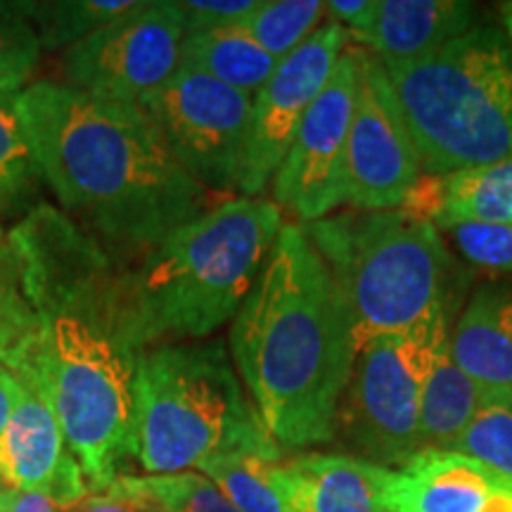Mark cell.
I'll use <instances>...</instances> for the list:
<instances>
[{
	"mask_svg": "<svg viewBox=\"0 0 512 512\" xmlns=\"http://www.w3.org/2000/svg\"><path fill=\"white\" fill-rule=\"evenodd\" d=\"M377 3L380 0H330L328 15L332 17V22L347 29V34L358 41L373 27Z\"/></svg>",
	"mask_w": 512,
	"mask_h": 512,
	"instance_id": "obj_32",
	"label": "cell"
},
{
	"mask_svg": "<svg viewBox=\"0 0 512 512\" xmlns=\"http://www.w3.org/2000/svg\"><path fill=\"white\" fill-rule=\"evenodd\" d=\"M456 451L512 477V396H484Z\"/></svg>",
	"mask_w": 512,
	"mask_h": 512,
	"instance_id": "obj_29",
	"label": "cell"
},
{
	"mask_svg": "<svg viewBox=\"0 0 512 512\" xmlns=\"http://www.w3.org/2000/svg\"><path fill=\"white\" fill-rule=\"evenodd\" d=\"M448 354L484 396H512V283L470 292L451 328Z\"/></svg>",
	"mask_w": 512,
	"mask_h": 512,
	"instance_id": "obj_17",
	"label": "cell"
},
{
	"mask_svg": "<svg viewBox=\"0 0 512 512\" xmlns=\"http://www.w3.org/2000/svg\"><path fill=\"white\" fill-rule=\"evenodd\" d=\"M36 316L24 297L19 261L8 233L0 228V363L10 366L17 351L34 335Z\"/></svg>",
	"mask_w": 512,
	"mask_h": 512,
	"instance_id": "obj_28",
	"label": "cell"
},
{
	"mask_svg": "<svg viewBox=\"0 0 512 512\" xmlns=\"http://www.w3.org/2000/svg\"><path fill=\"white\" fill-rule=\"evenodd\" d=\"M261 0H181L185 31H214L226 27H240L247 17L259 8Z\"/></svg>",
	"mask_w": 512,
	"mask_h": 512,
	"instance_id": "obj_31",
	"label": "cell"
},
{
	"mask_svg": "<svg viewBox=\"0 0 512 512\" xmlns=\"http://www.w3.org/2000/svg\"><path fill=\"white\" fill-rule=\"evenodd\" d=\"M5 491H8V486H5V484H3V477H0V501H3Z\"/></svg>",
	"mask_w": 512,
	"mask_h": 512,
	"instance_id": "obj_37",
	"label": "cell"
},
{
	"mask_svg": "<svg viewBox=\"0 0 512 512\" xmlns=\"http://www.w3.org/2000/svg\"><path fill=\"white\" fill-rule=\"evenodd\" d=\"M0 477L8 489L46 496L60 512L74 510L91 491L53 408L24 384L0 437Z\"/></svg>",
	"mask_w": 512,
	"mask_h": 512,
	"instance_id": "obj_15",
	"label": "cell"
},
{
	"mask_svg": "<svg viewBox=\"0 0 512 512\" xmlns=\"http://www.w3.org/2000/svg\"><path fill=\"white\" fill-rule=\"evenodd\" d=\"M484 401V392L448 354V344L434 363L422 394V451H456Z\"/></svg>",
	"mask_w": 512,
	"mask_h": 512,
	"instance_id": "obj_21",
	"label": "cell"
},
{
	"mask_svg": "<svg viewBox=\"0 0 512 512\" xmlns=\"http://www.w3.org/2000/svg\"><path fill=\"white\" fill-rule=\"evenodd\" d=\"M477 24L465 0H380L373 27L358 38L382 64H406L437 53Z\"/></svg>",
	"mask_w": 512,
	"mask_h": 512,
	"instance_id": "obj_18",
	"label": "cell"
},
{
	"mask_svg": "<svg viewBox=\"0 0 512 512\" xmlns=\"http://www.w3.org/2000/svg\"><path fill=\"white\" fill-rule=\"evenodd\" d=\"M252 102V95L178 67L138 105L197 183L211 195H230L240 188Z\"/></svg>",
	"mask_w": 512,
	"mask_h": 512,
	"instance_id": "obj_9",
	"label": "cell"
},
{
	"mask_svg": "<svg viewBox=\"0 0 512 512\" xmlns=\"http://www.w3.org/2000/svg\"><path fill=\"white\" fill-rule=\"evenodd\" d=\"M280 463L221 337L147 347L133 377V460L147 475L200 470L216 458Z\"/></svg>",
	"mask_w": 512,
	"mask_h": 512,
	"instance_id": "obj_5",
	"label": "cell"
},
{
	"mask_svg": "<svg viewBox=\"0 0 512 512\" xmlns=\"http://www.w3.org/2000/svg\"><path fill=\"white\" fill-rule=\"evenodd\" d=\"M325 15L328 3L323 0H261L242 29H247L268 55L283 62L318 29Z\"/></svg>",
	"mask_w": 512,
	"mask_h": 512,
	"instance_id": "obj_24",
	"label": "cell"
},
{
	"mask_svg": "<svg viewBox=\"0 0 512 512\" xmlns=\"http://www.w3.org/2000/svg\"><path fill=\"white\" fill-rule=\"evenodd\" d=\"M105 494L138 512H240L209 477L192 470L174 475H121Z\"/></svg>",
	"mask_w": 512,
	"mask_h": 512,
	"instance_id": "obj_22",
	"label": "cell"
},
{
	"mask_svg": "<svg viewBox=\"0 0 512 512\" xmlns=\"http://www.w3.org/2000/svg\"><path fill=\"white\" fill-rule=\"evenodd\" d=\"M358 347L335 275L304 228L283 223L228 332L235 370L283 451L335 441Z\"/></svg>",
	"mask_w": 512,
	"mask_h": 512,
	"instance_id": "obj_3",
	"label": "cell"
},
{
	"mask_svg": "<svg viewBox=\"0 0 512 512\" xmlns=\"http://www.w3.org/2000/svg\"><path fill=\"white\" fill-rule=\"evenodd\" d=\"M133 5V0H29L19 8L36 29L43 50H69Z\"/></svg>",
	"mask_w": 512,
	"mask_h": 512,
	"instance_id": "obj_23",
	"label": "cell"
},
{
	"mask_svg": "<svg viewBox=\"0 0 512 512\" xmlns=\"http://www.w3.org/2000/svg\"><path fill=\"white\" fill-rule=\"evenodd\" d=\"M453 323L456 311H439L411 330L358 347L337 413L335 441L347 456L399 470L422 451V394Z\"/></svg>",
	"mask_w": 512,
	"mask_h": 512,
	"instance_id": "obj_8",
	"label": "cell"
},
{
	"mask_svg": "<svg viewBox=\"0 0 512 512\" xmlns=\"http://www.w3.org/2000/svg\"><path fill=\"white\" fill-rule=\"evenodd\" d=\"M278 64L247 34V29H242V24L185 34L181 46V67L211 76L252 98L271 79Z\"/></svg>",
	"mask_w": 512,
	"mask_h": 512,
	"instance_id": "obj_19",
	"label": "cell"
},
{
	"mask_svg": "<svg viewBox=\"0 0 512 512\" xmlns=\"http://www.w3.org/2000/svg\"><path fill=\"white\" fill-rule=\"evenodd\" d=\"M349 46L347 29L330 19L290 57L278 64L252 102L249 136L242 159V197H259L283 164L299 126L328 83L332 69Z\"/></svg>",
	"mask_w": 512,
	"mask_h": 512,
	"instance_id": "obj_13",
	"label": "cell"
},
{
	"mask_svg": "<svg viewBox=\"0 0 512 512\" xmlns=\"http://www.w3.org/2000/svg\"><path fill=\"white\" fill-rule=\"evenodd\" d=\"M302 228L347 297L358 344L458 309V261L439 228L413 211L354 209Z\"/></svg>",
	"mask_w": 512,
	"mask_h": 512,
	"instance_id": "obj_6",
	"label": "cell"
},
{
	"mask_svg": "<svg viewBox=\"0 0 512 512\" xmlns=\"http://www.w3.org/2000/svg\"><path fill=\"white\" fill-rule=\"evenodd\" d=\"M43 181L27 131L17 110V98L0 95V214L36 207L31 197L36 185Z\"/></svg>",
	"mask_w": 512,
	"mask_h": 512,
	"instance_id": "obj_25",
	"label": "cell"
},
{
	"mask_svg": "<svg viewBox=\"0 0 512 512\" xmlns=\"http://www.w3.org/2000/svg\"><path fill=\"white\" fill-rule=\"evenodd\" d=\"M422 171L444 178L512 157V43L477 22L437 53L384 64Z\"/></svg>",
	"mask_w": 512,
	"mask_h": 512,
	"instance_id": "obj_7",
	"label": "cell"
},
{
	"mask_svg": "<svg viewBox=\"0 0 512 512\" xmlns=\"http://www.w3.org/2000/svg\"><path fill=\"white\" fill-rule=\"evenodd\" d=\"M358 48V93L344 159V195L356 211L399 209L422 162L380 57Z\"/></svg>",
	"mask_w": 512,
	"mask_h": 512,
	"instance_id": "obj_12",
	"label": "cell"
},
{
	"mask_svg": "<svg viewBox=\"0 0 512 512\" xmlns=\"http://www.w3.org/2000/svg\"><path fill=\"white\" fill-rule=\"evenodd\" d=\"M387 512H512V477L460 451L425 448L399 470H384Z\"/></svg>",
	"mask_w": 512,
	"mask_h": 512,
	"instance_id": "obj_14",
	"label": "cell"
},
{
	"mask_svg": "<svg viewBox=\"0 0 512 512\" xmlns=\"http://www.w3.org/2000/svg\"><path fill=\"white\" fill-rule=\"evenodd\" d=\"M358 48H347L328 83L294 136L290 150L273 176V202L294 216V223L328 219L347 204L344 159L358 93Z\"/></svg>",
	"mask_w": 512,
	"mask_h": 512,
	"instance_id": "obj_11",
	"label": "cell"
},
{
	"mask_svg": "<svg viewBox=\"0 0 512 512\" xmlns=\"http://www.w3.org/2000/svg\"><path fill=\"white\" fill-rule=\"evenodd\" d=\"M382 472L347 453H299L275 463L271 477L285 512H387Z\"/></svg>",
	"mask_w": 512,
	"mask_h": 512,
	"instance_id": "obj_16",
	"label": "cell"
},
{
	"mask_svg": "<svg viewBox=\"0 0 512 512\" xmlns=\"http://www.w3.org/2000/svg\"><path fill=\"white\" fill-rule=\"evenodd\" d=\"M185 34L176 0H143L64 50V83L95 98L138 105L178 72Z\"/></svg>",
	"mask_w": 512,
	"mask_h": 512,
	"instance_id": "obj_10",
	"label": "cell"
},
{
	"mask_svg": "<svg viewBox=\"0 0 512 512\" xmlns=\"http://www.w3.org/2000/svg\"><path fill=\"white\" fill-rule=\"evenodd\" d=\"M69 512H138L136 508L124 501H117V498L100 494V496H88L86 501H81L74 510Z\"/></svg>",
	"mask_w": 512,
	"mask_h": 512,
	"instance_id": "obj_35",
	"label": "cell"
},
{
	"mask_svg": "<svg viewBox=\"0 0 512 512\" xmlns=\"http://www.w3.org/2000/svg\"><path fill=\"white\" fill-rule=\"evenodd\" d=\"M8 240L36 316L8 370L46 399L88 489L105 494L133 460V377L145 351L124 259L43 202Z\"/></svg>",
	"mask_w": 512,
	"mask_h": 512,
	"instance_id": "obj_1",
	"label": "cell"
},
{
	"mask_svg": "<svg viewBox=\"0 0 512 512\" xmlns=\"http://www.w3.org/2000/svg\"><path fill=\"white\" fill-rule=\"evenodd\" d=\"M41 41L19 3H0V95L17 98L36 72ZM29 88V86H27Z\"/></svg>",
	"mask_w": 512,
	"mask_h": 512,
	"instance_id": "obj_27",
	"label": "cell"
},
{
	"mask_svg": "<svg viewBox=\"0 0 512 512\" xmlns=\"http://www.w3.org/2000/svg\"><path fill=\"white\" fill-rule=\"evenodd\" d=\"M41 178L64 214L133 256L211 209L136 102L95 98L67 83L38 81L17 95Z\"/></svg>",
	"mask_w": 512,
	"mask_h": 512,
	"instance_id": "obj_2",
	"label": "cell"
},
{
	"mask_svg": "<svg viewBox=\"0 0 512 512\" xmlns=\"http://www.w3.org/2000/svg\"><path fill=\"white\" fill-rule=\"evenodd\" d=\"M448 235V242L456 247L467 264L482 271L512 275V226H494V223H453L439 228Z\"/></svg>",
	"mask_w": 512,
	"mask_h": 512,
	"instance_id": "obj_30",
	"label": "cell"
},
{
	"mask_svg": "<svg viewBox=\"0 0 512 512\" xmlns=\"http://www.w3.org/2000/svg\"><path fill=\"white\" fill-rule=\"evenodd\" d=\"M0 512H60L46 496L41 494H24V491L8 489L3 501H0Z\"/></svg>",
	"mask_w": 512,
	"mask_h": 512,
	"instance_id": "obj_33",
	"label": "cell"
},
{
	"mask_svg": "<svg viewBox=\"0 0 512 512\" xmlns=\"http://www.w3.org/2000/svg\"><path fill=\"white\" fill-rule=\"evenodd\" d=\"M430 221L437 228L453 223L512 226V157L437 178Z\"/></svg>",
	"mask_w": 512,
	"mask_h": 512,
	"instance_id": "obj_20",
	"label": "cell"
},
{
	"mask_svg": "<svg viewBox=\"0 0 512 512\" xmlns=\"http://www.w3.org/2000/svg\"><path fill=\"white\" fill-rule=\"evenodd\" d=\"M19 394H22V382L0 363V437H3L5 427H8V422L12 418Z\"/></svg>",
	"mask_w": 512,
	"mask_h": 512,
	"instance_id": "obj_34",
	"label": "cell"
},
{
	"mask_svg": "<svg viewBox=\"0 0 512 512\" xmlns=\"http://www.w3.org/2000/svg\"><path fill=\"white\" fill-rule=\"evenodd\" d=\"M273 200L235 197L124 259L138 339L147 347L202 342L235 313L283 228Z\"/></svg>",
	"mask_w": 512,
	"mask_h": 512,
	"instance_id": "obj_4",
	"label": "cell"
},
{
	"mask_svg": "<svg viewBox=\"0 0 512 512\" xmlns=\"http://www.w3.org/2000/svg\"><path fill=\"white\" fill-rule=\"evenodd\" d=\"M273 460L252 456L216 458L200 470L240 512H285L273 484Z\"/></svg>",
	"mask_w": 512,
	"mask_h": 512,
	"instance_id": "obj_26",
	"label": "cell"
},
{
	"mask_svg": "<svg viewBox=\"0 0 512 512\" xmlns=\"http://www.w3.org/2000/svg\"><path fill=\"white\" fill-rule=\"evenodd\" d=\"M501 22H503L505 36H508L510 43H512V3L501 5Z\"/></svg>",
	"mask_w": 512,
	"mask_h": 512,
	"instance_id": "obj_36",
	"label": "cell"
}]
</instances>
